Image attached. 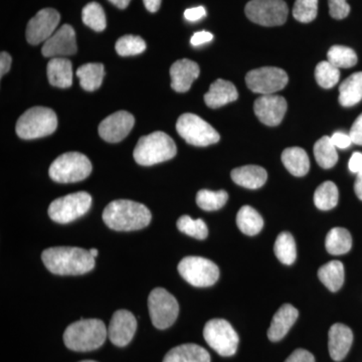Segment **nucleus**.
Masks as SVG:
<instances>
[{
    "instance_id": "37998d69",
    "label": "nucleus",
    "mask_w": 362,
    "mask_h": 362,
    "mask_svg": "<svg viewBox=\"0 0 362 362\" xmlns=\"http://www.w3.org/2000/svg\"><path fill=\"white\" fill-rule=\"evenodd\" d=\"M331 140H332L333 144L337 146V148L339 149L349 148L350 145L354 144L350 135L343 132H335L334 134L331 136Z\"/></svg>"
},
{
    "instance_id": "5701e85b",
    "label": "nucleus",
    "mask_w": 362,
    "mask_h": 362,
    "mask_svg": "<svg viewBox=\"0 0 362 362\" xmlns=\"http://www.w3.org/2000/svg\"><path fill=\"white\" fill-rule=\"evenodd\" d=\"M47 78L54 87L70 88L73 84V66L70 59L52 58L47 66Z\"/></svg>"
},
{
    "instance_id": "49530a36",
    "label": "nucleus",
    "mask_w": 362,
    "mask_h": 362,
    "mask_svg": "<svg viewBox=\"0 0 362 362\" xmlns=\"http://www.w3.org/2000/svg\"><path fill=\"white\" fill-rule=\"evenodd\" d=\"M213 39V33L202 30V32L195 33L194 35H192V40H190V44L194 45V47H199V45L211 42Z\"/></svg>"
},
{
    "instance_id": "7c9ffc66",
    "label": "nucleus",
    "mask_w": 362,
    "mask_h": 362,
    "mask_svg": "<svg viewBox=\"0 0 362 362\" xmlns=\"http://www.w3.org/2000/svg\"><path fill=\"white\" fill-rule=\"evenodd\" d=\"M325 247L331 255L339 256L346 254L352 247L351 235L346 228H332L326 237Z\"/></svg>"
},
{
    "instance_id": "39448f33",
    "label": "nucleus",
    "mask_w": 362,
    "mask_h": 362,
    "mask_svg": "<svg viewBox=\"0 0 362 362\" xmlns=\"http://www.w3.org/2000/svg\"><path fill=\"white\" fill-rule=\"evenodd\" d=\"M58 127V117L45 107H33L25 111L16 123V134L21 139L32 140L49 136Z\"/></svg>"
},
{
    "instance_id": "b1692460",
    "label": "nucleus",
    "mask_w": 362,
    "mask_h": 362,
    "mask_svg": "<svg viewBox=\"0 0 362 362\" xmlns=\"http://www.w3.org/2000/svg\"><path fill=\"white\" fill-rule=\"evenodd\" d=\"M230 175L233 182L249 189H258L263 187L268 178L265 169L257 165L242 166L233 169Z\"/></svg>"
},
{
    "instance_id": "7ed1b4c3",
    "label": "nucleus",
    "mask_w": 362,
    "mask_h": 362,
    "mask_svg": "<svg viewBox=\"0 0 362 362\" xmlns=\"http://www.w3.org/2000/svg\"><path fill=\"white\" fill-rule=\"evenodd\" d=\"M108 337V329L99 319H81L71 323L64 333V342L73 351L86 352L99 349Z\"/></svg>"
},
{
    "instance_id": "1a4fd4ad",
    "label": "nucleus",
    "mask_w": 362,
    "mask_h": 362,
    "mask_svg": "<svg viewBox=\"0 0 362 362\" xmlns=\"http://www.w3.org/2000/svg\"><path fill=\"white\" fill-rule=\"evenodd\" d=\"M181 277L194 287H209L220 278V269L211 259L202 257H187L178 264Z\"/></svg>"
},
{
    "instance_id": "c03bdc74",
    "label": "nucleus",
    "mask_w": 362,
    "mask_h": 362,
    "mask_svg": "<svg viewBox=\"0 0 362 362\" xmlns=\"http://www.w3.org/2000/svg\"><path fill=\"white\" fill-rule=\"evenodd\" d=\"M285 362H315L313 354L305 349H297Z\"/></svg>"
},
{
    "instance_id": "c9c22d12",
    "label": "nucleus",
    "mask_w": 362,
    "mask_h": 362,
    "mask_svg": "<svg viewBox=\"0 0 362 362\" xmlns=\"http://www.w3.org/2000/svg\"><path fill=\"white\" fill-rule=\"evenodd\" d=\"M228 199V192L225 190L211 192L209 189H202L197 192V204L204 211H218L221 209Z\"/></svg>"
},
{
    "instance_id": "393cba45",
    "label": "nucleus",
    "mask_w": 362,
    "mask_h": 362,
    "mask_svg": "<svg viewBox=\"0 0 362 362\" xmlns=\"http://www.w3.org/2000/svg\"><path fill=\"white\" fill-rule=\"evenodd\" d=\"M163 362H211V356L204 347L189 343L171 349Z\"/></svg>"
},
{
    "instance_id": "ddd939ff",
    "label": "nucleus",
    "mask_w": 362,
    "mask_h": 362,
    "mask_svg": "<svg viewBox=\"0 0 362 362\" xmlns=\"http://www.w3.org/2000/svg\"><path fill=\"white\" fill-rule=\"evenodd\" d=\"M287 73L275 66H264L249 71L246 83L249 89L262 95H273L284 89L288 84Z\"/></svg>"
},
{
    "instance_id": "423d86ee",
    "label": "nucleus",
    "mask_w": 362,
    "mask_h": 362,
    "mask_svg": "<svg viewBox=\"0 0 362 362\" xmlns=\"http://www.w3.org/2000/svg\"><path fill=\"white\" fill-rule=\"evenodd\" d=\"M92 173V164L80 152L62 154L49 168V177L59 183H74L86 180Z\"/></svg>"
},
{
    "instance_id": "6e6d98bb",
    "label": "nucleus",
    "mask_w": 362,
    "mask_h": 362,
    "mask_svg": "<svg viewBox=\"0 0 362 362\" xmlns=\"http://www.w3.org/2000/svg\"><path fill=\"white\" fill-rule=\"evenodd\" d=\"M80 362H97V361H80Z\"/></svg>"
},
{
    "instance_id": "58836bf2",
    "label": "nucleus",
    "mask_w": 362,
    "mask_h": 362,
    "mask_svg": "<svg viewBox=\"0 0 362 362\" xmlns=\"http://www.w3.org/2000/svg\"><path fill=\"white\" fill-rule=\"evenodd\" d=\"M177 228L181 233L197 240H206L209 235L206 223L204 221L194 220L189 216H182L178 218Z\"/></svg>"
},
{
    "instance_id": "2eb2a0df",
    "label": "nucleus",
    "mask_w": 362,
    "mask_h": 362,
    "mask_svg": "<svg viewBox=\"0 0 362 362\" xmlns=\"http://www.w3.org/2000/svg\"><path fill=\"white\" fill-rule=\"evenodd\" d=\"M78 51L76 33L73 26L64 25L45 42L42 52L47 58H63Z\"/></svg>"
},
{
    "instance_id": "4c0bfd02",
    "label": "nucleus",
    "mask_w": 362,
    "mask_h": 362,
    "mask_svg": "<svg viewBox=\"0 0 362 362\" xmlns=\"http://www.w3.org/2000/svg\"><path fill=\"white\" fill-rule=\"evenodd\" d=\"M315 78L319 86L324 89H330L339 81L340 71L328 61L321 62L316 66Z\"/></svg>"
},
{
    "instance_id": "e433bc0d",
    "label": "nucleus",
    "mask_w": 362,
    "mask_h": 362,
    "mask_svg": "<svg viewBox=\"0 0 362 362\" xmlns=\"http://www.w3.org/2000/svg\"><path fill=\"white\" fill-rule=\"evenodd\" d=\"M83 23L96 32H103L107 26L106 14L103 7L97 2H90L83 8Z\"/></svg>"
},
{
    "instance_id": "f3484780",
    "label": "nucleus",
    "mask_w": 362,
    "mask_h": 362,
    "mask_svg": "<svg viewBox=\"0 0 362 362\" xmlns=\"http://www.w3.org/2000/svg\"><path fill=\"white\" fill-rule=\"evenodd\" d=\"M254 110L262 123L273 127L282 122L287 112V102L277 95H264L255 102Z\"/></svg>"
},
{
    "instance_id": "c85d7f7f",
    "label": "nucleus",
    "mask_w": 362,
    "mask_h": 362,
    "mask_svg": "<svg viewBox=\"0 0 362 362\" xmlns=\"http://www.w3.org/2000/svg\"><path fill=\"white\" fill-rule=\"evenodd\" d=\"M318 278L331 292H337L344 283V266L341 262L331 261L319 269Z\"/></svg>"
},
{
    "instance_id": "a211bd4d",
    "label": "nucleus",
    "mask_w": 362,
    "mask_h": 362,
    "mask_svg": "<svg viewBox=\"0 0 362 362\" xmlns=\"http://www.w3.org/2000/svg\"><path fill=\"white\" fill-rule=\"evenodd\" d=\"M137 329L135 316L128 310H118L112 317L108 328V337L114 345L119 347L129 344Z\"/></svg>"
},
{
    "instance_id": "dca6fc26",
    "label": "nucleus",
    "mask_w": 362,
    "mask_h": 362,
    "mask_svg": "<svg viewBox=\"0 0 362 362\" xmlns=\"http://www.w3.org/2000/svg\"><path fill=\"white\" fill-rule=\"evenodd\" d=\"M135 119L127 111H118L107 117L99 125V134L105 141L117 143L122 141L124 138L133 129Z\"/></svg>"
},
{
    "instance_id": "de8ad7c7",
    "label": "nucleus",
    "mask_w": 362,
    "mask_h": 362,
    "mask_svg": "<svg viewBox=\"0 0 362 362\" xmlns=\"http://www.w3.org/2000/svg\"><path fill=\"white\" fill-rule=\"evenodd\" d=\"M206 16V11L204 6L194 7L188 8L185 11V18L189 21H197L202 20Z\"/></svg>"
},
{
    "instance_id": "4be33fe9",
    "label": "nucleus",
    "mask_w": 362,
    "mask_h": 362,
    "mask_svg": "<svg viewBox=\"0 0 362 362\" xmlns=\"http://www.w3.org/2000/svg\"><path fill=\"white\" fill-rule=\"evenodd\" d=\"M239 98L237 88L228 81L218 78L209 87L204 95V102L209 108L218 109L228 103L235 102Z\"/></svg>"
},
{
    "instance_id": "f8f14e48",
    "label": "nucleus",
    "mask_w": 362,
    "mask_h": 362,
    "mask_svg": "<svg viewBox=\"0 0 362 362\" xmlns=\"http://www.w3.org/2000/svg\"><path fill=\"white\" fill-rule=\"evenodd\" d=\"M245 11L250 21L263 26L284 25L289 13L284 0H251Z\"/></svg>"
},
{
    "instance_id": "79ce46f5",
    "label": "nucleus",
    "mask_w": 362,
    "mask_h": 362,
    "mask_svg": "<svg viewBox=\"0 0 362 362\" xmlns=\"http://www.w3.org/2000/svg\"><path fill=\"white\" fill-rule=\"evenodd\" d=\"M329 13L335 20H343L350 13V6L346 0H329Z\"/></svg>"
},
{
    "instance_id": "c756f323",
    "label": "nucleus",
    "mask_w": 362,
    "mask_h": 362,
    "mask_svg": "<svg viewBox=\"0 0 362 362\" xmlns=\"http://www.w3.org/2000/svg\"><path fill=\"white\" fill-rule=\"evenodd\" d=\"M237 225L245 235H255L263 230L264 220L256 209L245 206L237 214Z\"/></svg>"
},
{
    "instance_id": "f704fd0d",
    "label": "nucleus",
    "mask_w": 362,
    "mask_h": 362,
    "mask_svg": "<svg viewBox=\"0 0 362 362\" xmlns=\"http://www.w3.org/2000/svg\"><path fill=\"white\" fill-rule=\"evenodd\" d=\"M327 61L338 69H349L356 65V52L343 45H333L327 54Z\"/></svg>"
},
{
    "instance_id": "72a5a7b5",
    "label": "nucleus",
    "mask_w": 362,
    "mask_h": 362,
    "mask_svg": "<svg viewBox=\"0 0 362 362\" xmlns=\"http://www.w3.org/2000/svg\"><path fill=\"white\" fill-rule=\"evenodd\" d=\"M338 197L339 194L337 185L332 181H325L317 187L314 194V204L321 211H329L337 206Z\"/></svg>"
},
{
    "instance_id": "ea45409f",
    "label": "nucleus",
    "mask_w": 362,
    "mask_h": 362,
    "mask_svg": "<svg viewBox=\"0 0 362 362\" xmlns=\"http://www.w3.org/2000/svg\"><path fill=\"white\" fill-rule=\"evenodd\" d=\"M116 52L121 57L135 56L146 49V42L137 35H124L116 42Z\"/></svg>"
},
{
    "instance_id": "8fccbe9b",
    "label": "nucleus",
    "mask_w": 362,
    "mask_h": 362,
    "mask_svg": "<svg viewBox=\"0 0 362 362\" xmlns=\"http://www.w3.org/2000/svg\"><path fill=\"white\" fill-rule=\"evenodd\" d=\"M11 66V57L6 52L0 54V75L4 77Z\"/></svg>"
},
{
    "instance_id": "864d4df0",
    "label": "nucleus",
    "mask_w": 362,
    "mask_h": 362,
    "mask_svg": "<svg viewBox=\"0 0 362 362\" xmlns=\"http://www.w3.org/2000/svg\"><path fill=\"white\" fill-rule=\"evenodd\" d=\"M111 4H113L114 6L118 7L120 9H125L126 7L129 6L131 0H109Z\"/></svg>"
},
{
    "instance_id": "cd10ccee",
    "label": "nucleus",
    "mask_w": 362,
    "mask_h": 362,
    "mask_svg": "<svg viewBox=\"0 0 362 362\" xmlns=\"http://www.w3.org/2000/svg\"><path fill=\"white\" fill-rule=\"evenodd\" d=\"M77 76L80 78L81 87L88 92H93L99 89L103 83L104 66L99 63L85 64L78 69Z\"/></svg>"
},
{
    "instance_id": "bb28decb",
    "label": "nucleus",
    "mask_w": 362,
    "mask_h": 362,
    "mask_svg": "<svg viewBox=\"0 0 362 362\" xmlns=\"http://www.w3.org/2000/svg\"><path fill=\"white\" fill-rule=\"evenodd\" d=\"M362 100V71L347 78L339 87V103L343 107H352Z\"/></svg>"
},
{
    "instance_id": "aec40b11",
    "label": "nucleus",
    "mask_w": 362,
    "mask_h": 362,
    "mask_svg": "<svg viewBox=\"0 0 362 362\" xmlns=\"http://www.w3.org/2000/svg\"><path fill=\"white\" fill-rule=\"evenodd\" d=\"M354 334L349 326L341 323L334 324L330 328L328 341L331 358L335 361H343L349 354Z\"/></svg>"
},
{
    "instance_id": "6e6552de",
    "label": "nucleus",
    "mask_w": 362,
    "mask_h": 362,
    "mask_svg": "<svg viewBox=\"0 0 362 362\" xmlns=\"http://www.w3.org/2000/svg\"><path fill=\"white\" fill-rule=\"evenodd\" d=\"M92 197L88 192H78L54 199L49 204V216L58 223H71L89 211Z\"/></svg>"
},
{
    "instance_id": "a18cd8bd",
    "label": "nucleus",
    "mask_w": 362,
    "mask_h": 362,
    "mask_svg": "<svg viewBox=\"0 0 362 362\" xmlns=\"http://www.w3.org/2000/svg\"><path fill=\"white\" fill-rule=\"evenodd\" d=\"M349 135L354 144L362 145V114L357 117L356 122L350 129Z\"/></svg>"
},
{
    "instance_id": "5fc2aeb1",
    "label": "nucleus",
    "mask_w": 362,
    "mask_h": 362,
    "mask_svg": "<svg viewBox=\"0 0 362 362\" xmlns=\"http://www.w3.org/2000/svg\"><path fill=\"white\" fill-rule=\"evenodd\" d=\"M89 251L90 252V255H92V256L94 257V258H96L98 254H99V252H98L97 249H90L89 250Z\"/></svg>"
},
{
    "instance_id": "4468645a",
    "label": "nucleus",
    "mask_w": 362,
    "mask_h": 362,
    "mask_svg": "<svg viewBox=\"0 0 362 362\" xmlns=\"http://www.w3.org/2000/svg\"><path fill=\"white\" fill-rule=\"evenodd\" d=\"M59 21L61 16L56 9H42L28 21L26 40L33 45L47 42L56 33L54 30L58 28Z\"/></svg>"
},
{
    "instance_id": "0eeeda50",
    "label": "nucleus",
    "mask_w": 362,
    "mask_h": 362,
    "mask_svg": "<svg viewBox=\"0 0 362 362\" xmlns=\"http://www.w3.org/2000/svg\"><path fill=\"white\" fill-rule=\"evenodd\" d=\"M178 134L190 145L204 147L220 141V134L213 126L195 114H182L176 123Z\"/></svg>"
},
{
    "instance_id": "473e14b6",
    "label": "nucleus",
    "mask_w": 362,
    "mask_h": 362,
    "mask_svg": "<svg viewBox=\"0 0 362 362\" xmlns=\"http://www.w3.org/2000/svg\"><path fill=\"white\" fill-rule=\"evenodd\" d=\"M274 252L279 261L284 265H292L296 261V243L291 233L284 232L278 235Z\"/></svg>"
},
{
    "instance_id": "09e8293b",
    "label": "nucleus",
    "mask_w": 362,
    "mask_h": 362,
    "mask_svg": "<svg viewBox=\"0 0 362 362\" xmlns=\"http://www.w3.org/2000/svg\"><path fill=\"white\" fill-rule=\"evenodd\" d=\"M349 170L352 173L358 175L362 171V153L361 152H354L349 160Z\"/></svg>"
},
{
    "instance_id": "20e7f679",
    "label": "nucleus",
    "mask_w": 362,
    "mask_h": 362,
    "mask_svg": "<svg viewBox=\"0 0 362 362\" xmlns=\"http://www.w3.org/2000/svg\"><path fill=\"white\" fill-rule=\"evenodd\" d=\"M176 152L177 148L173 138L166 133L157 131L138 140L133 156L140 165L151 166L170 160L176 156Z\"/></svg>"
},
{
    "instance_id": "603ef678",
    "label": "nucleus",
    "mask_w": 362,
    "mask_h": 362,
    "mask_svg": "<svg viewBox=\"0 0 362 362\" xmlns=\"http://www.w3.org/2000/svg\"><path fill=\"white\" fill-rule=\"evenodd\" d=\"M354 192L361 201H362V171L357 175L356 183H354Z\"/></svg>"
},
{
    "instance_id": "9d476101",
    "label": "nucleus",
    "mask_w": 362,
    "mask_h": 362,
    "mask_svg": "<svg viewBox=\"0 0 362 362\" xmlns=\"http://www.w3.org/2000/svg\"><path fill=\"white\" fill-rule=\"evenodd\" d=\"M204 337L207 344L221 356H232L237 352L239 335L223 319H213L206 324Z\"/></svg>"
},
{
    "instance_id": "6ab92c4d",
    "label": "nucleus",
    "mask_w": 362,
    "mask_h": 362,
    "mask_svg": "<svg viewBox=\"0 0 362 362\" xmlns=\"http://www.w3.org/2000/svg\"><path fill=\"white\" fill-rule=\"evenodd\" d=\"M171 88L178 93H185L199 78V66L194 61L182 59L170 68Z\"/></svg>"
},
{
    "instance_id": "a878e982",
    "label": "nucleus",
    "mask_w": 362,
    "mask_h": 362,
    "mask_svg": "<svg viewBox=\"0 0 362 362\" xmlns=\"http://www.w3.org/2000/svg\"><path fill=\"white\" fill-rule=\"evenodd\" d=\"M282 162L288 171L298 177L306 175L310 169L308 154L300 147L285 149L282 153Z\"/></svg>"
},
{
    "instance_id": "f257e3e1",
    "label": "nucleus",
    "mask_w": 362,
    "mask_h": 362,
    "mask_svg": "<svg viewBox=\"0 0 362 362\" xmlns=\"http://www.w3.org/2000/svg\"><path fill=\"white\" fill-rule=\"evenodd\" d=\"M42 259L47 270L56 275H83L95 267L94 257L81 247H49L42 252Z\"/></svg>"
},
{
    "instance_id": "f03ea898",
    "label": "nucleus",
    "mask_w": 362,
    "mask_h": 362,
    "mask_svg": "<svg viewBox=\"0 0 362 362\" xmlns=\"http://www.w3.org/2000/svg\"><path fill=\"white\" fill-rule=\"evenodd\" d=\"M103 221L109 228L118 232H130L146 228L151 221L148 207L128 199L110 202L104 209Z\"/></svg>"
},
{
    "instance_id": "2f4dec72",
    "label": "nucleus",
    "mask_w": 362,
    "mask_h": 362,
    "mask_svg": "<svg viewBox=\"0 0 362 362\" xmlns=\"http://www.w3.org/2000/svg\"><path fill=\"white\" fill-rule=\"evenodd\" d=\"M314 156L317 163L324 169L332 168L337 163V146L329 136H323L314 145Z\"/></svg>"
},
{
    "instance_id": "a19ab883",
    "label": "nucleus",
    "mask_w": 362,
    "mask_h": 362,
    "mask_svg": "<svg viewBox=\"0 0 362 362\" xmlns=\"http://www.w3.org/2000/svg\"><path fill=\"white\" fill-rule=\"evenodd\" d=\"M318 13V0H296L293 16L300 23H308L315 20Z\"/></svg>"
},
{
    "instance_id": "3c124183",
    "label": "nucleus",
    "mask_w": 362,
    "mask_h": 362,
    "mask_svg": "<svg viewBox=\"0 0 362 362\" xmlns=\"http://www.w3.org/2000/svg\"><path fill=\"white\" fill-rule=\"evenodd\" d=\"M162 0H143L144 6L150 13H156L160 8Z\"/></svg>"
},
{
    "instance_id": "412c9836",
    "label": "nucleus",
    "mask_w": 362,
    "mask_h": 362,
    "mask_svg": "<svg viewBox=\"0 0 362 362\" xmlns=\"http://www.w3.org/2000/svg\"><path fill=\"white\" fill-rule=\"evenodd\" d=\"M298 316H299V312L294 306L290 304L283 305L273 317L268 330L269 339L273 342L282 340L296 322Z\"/></svg>"
},
{
    "instance_id": "9b49d317",
    "label": "nucleus",
    "mask_w": 362,
    "mask_h": 362,
    "mask_svg": "<svg viewBox=\"0 0 362 362\" xmlns=\"http://www.w3.org/2000/svg\"><path fill=\"white\" fill-rule=\"evenodd\" d=\"M148 309L152 323L158 329L170 327L180 313L177 300L163 288H156L150 293Z\"/></svg>"
}]
</instances>
